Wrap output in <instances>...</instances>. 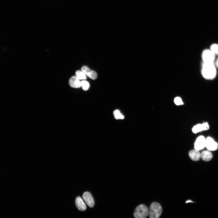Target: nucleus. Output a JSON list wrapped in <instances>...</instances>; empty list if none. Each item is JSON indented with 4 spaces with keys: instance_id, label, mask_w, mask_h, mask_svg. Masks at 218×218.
<instances>
[{
    "instance_id": "obj_10",
    "label": "nucleus",
    "mask_w": 218,
    "mask_h": 218,
    "mask_svg": "<svg viewBox=\"0 0 218 218\" xmlns=\"http://www.w3.org/2000/svg\"><path fill=\"white\" fill-rule=\"evenodd\" d=\"M70 86L72 88H79L81 87V82L76 77L72 76L69 81Z\"/></svg>"
},
{
    "instance_id": "obj_19",
    "label": "nucleus",
    "mask_w": 218,
    "mask_h": 218,
    "mask_svg": "<svg viewBox=\"0 0 218 218\" xmlns=\"http://www.w3.org/2000/svg\"><path fill=\"white\" fill-rule=\"evenodd\" d=\"M215 64L216 67L218 68V58L216 60Z\"/></svg>"
},
{
    "instance_id": "obj_20",
    "label": "nucleus",
    "mask_w": 218,
    "mask_h": 218,
    "mask_svg": "<svg viewBox=\"0 0 218 218\" xmlns=\"http://www.w3.org/2000/svg\"><path fill=\"white\" fill-rule=\"evenodd\" d=\"M189 202H193L191 200H189L187 201L186 202V203H189Z\"/></svg>"
},
{
    "instance_id": "obj_8",
    "label": "nucleus",
    "mask_w": 218,
    "mask_h": 218,
    "mask_svg": "<svg viewBox=\"0 0 218 218\" xmlns=\"http://www.w3.org/2000/svg\"><path fill=\"white\" fill-rule=\"evenodd\" d=\"M81 70L85 75L93 80L95 79L97 77V74L94 71L91 70L86 66H83Z\"/></svg>"
},
{
    "instance_id": "obj_14",
    "label": "nucleus",
    "mask_w": 218,
    "mask_h": 218,
    "mask_svg": "<svg viewBox=\"0 0 218 218\" xmlns=\"http://www.w3.org/2000/svg\"><path fill=\"white\" fill-rule=\"evenodd\" d=\"M75 76L79 80H85L86 77L85 74L82 71L78 70L75 72Z\"/></svg>"
},
{
    "instance_id": "obj_1",
    "label": "nucleus",
    "mask_w": 218,
    "mask_h": 218,
    "mask_svg": "<svg viewBox=\"0 0 218 218\" xmlns=\"http://www.w3.org/2000/svg\"><path fill=\"white\" fill-rule=\"evenodd\" d=\"M202 73L205 79L208 80L214 79L216 75V67L214 63L203 62Z\"/></svg>"
},
{
    "instance_id": "obj_13",
    "label": "nucleus",
    "mask_w": 218,
    "mask_h": 218,
    "mask_svg": "<svg viewBox=\"0 0 218 218\" xmlns=\"http://www.w3.org/2000/svg\"><path fill=\"white\" fill-rule=\"evenodd\" d=\"M202 159L205 161H208L211 160L213 155L209 150L203 151L200 154Z\"/></svg>"
},
{
    "instance_id": "obj_12",
    "label": "nucleus",
    "mask_w": 218,
    "mask_h": 218,
    "mask_svg": "<svg viewBox=\"0 0 218 218\" xmlns=\"http://www.w3.org/2000/svg\"><path fill=\"white\" fill-rule=\"evenodd\" d=\"M189 156L191 160L194 161H197L201 158L200 154L199 151L195 150L190 151L189 153Z\"/></svg>"
},
{
    "instance_id": "obj_3",
    "label": "nucleus",
    "mask_w": 218,
    "mask_h": 218,
    "mask_svg": "<svg viewBox=\"0 0 218 218\" xmlns=\"http://www.w3.org/2000/svg\"><path fill=\"white\" fill-rule=\"evenodd\" d=\"M149 210L145 205L141 204L138 206L134 211V215L136 218H145L149 214Z\"/></svg>"
},
{
    "instance_id": "obj_11",
    "label": "nucleus",
    "mask_w": 218,
    "mask_h": 218,
    "mask_svg": "<svg viewBox=\"0 0 218 218\" xmlns=\"http://www.w3.org/2000/svg\"><path fill=\"white\" fill-rule=\"evenodd\" d=\"M75 204L77 208L81 211H84L86 209V206L82 198L80 197H78L76 199Z\"/></svg>"
},
{
    "instance_id": "obj_16",
    "label": "nucleus",
    "mask_w": 218,
    "mask_h": 218,
    "mask_svg": "<svg viewBox=\"0 0 218 218\" xmlns=\"http://www.w3.org/2000/svg\"><path fill=\"white\" fill-rule=\"evenodd\" d=\"M113 114L114 118L116 119H123L124 118V116L118 110H115L114 111Z\"/></svg>"
},
{
    "instance_id": "obj_4",
    "label": "nucleus",
    "mask_w": 218,
    "mask_h": 218,
    "mask_svg": "<svg viewBox=\"0 0 218 218\" xmlns=\"http://www.w3.org/2000/svg\"><path fill=\"white\" fill-rule=\"evenodd\" d=\"M215 54L210 49L204 50L202 54V58L204 63H213L215 59Z\"/></svg>"
},
{
    "instance_id": "obj_18",
    "label": "nucleus",
    "mask_w": 218,
    "mask_h": 218,
    "mask_svg": "<svg viewBox=\"0 0 218 218\" xmlns=\"http://www.w3.org/2000/svg\"><path fill=\"white\" fill-rule=\"evenodd\" d=\"M175 104L177 105H180L183 104L181 99L179 97H177L174 99Z\"/></svg>"
},
{
    "instance_id": "obj_17",
    "label": "nucleus",
    "mask_w": 218,
    "mask_h": 218,
    "mask_svg": "<svg viewBox=\"0 0 218 218\" xmlns=\"http://www.w3.org/2000/svg\"><path fill=\"white\" fill-rule=\"evenodd\" d=\"M210 50L215 54L218 55V44H213L210 46Z\"/></svg>"
},
{
    "instance_id": "obj_2",
    "label": "nucleus",
    "mask_w": 218,
    "mask_h": 218,
    "mask_svg": "<svg viewBox=\"0 0 218 218\" xmlns=\"http://www.w3.org/2000/svg\"><path fill=\"white\" fill-rule=\"evenodd\" d=\"M162 212V208L160 205L156 202L152 203L150 205L149 210V216L150 218H158Z\"/></svg>"
},
{
    "instance_id": "obj_5",
    "label": "nucleus",
    "mask_w": 218,
    "mask_h": 218,
    "mask_svg": "<svg viewBox=\"0 0 218 218\" xmlns=\"http://www.w3.org/2000/svg\"><path fill=\"white\" fill-rule=\"evenodd\" d=\"M206 139L203 136L198 137L196 139L194 144L195 150L198 151L203 150L205 147Z\"/></svg>"
},
{
    "instance_id": "obj_7",
    "label": "nucleus",
    "mask_w": 218,
    "mask_h": 218,
    "mask_svg": "<svg viewBox=\"0 0 218 218\" xmlns=\"http://www.w3.org/2000/svg\"><path fill=\"white\" fill-rule=\"evenodd\" d=\"M86 204L90 207H92L94 205V201L90 193L85 192L82 196Z\"/></svg>"
},
{
    "instance_id": "obj_9",
    "label": "nucleus",
    "mask_w": 218,
    "mask_h": 218,
    "mask_svg": "<svg viewBox=\"0 0 218 218\" xmlns=\"http://www.w3.org/2000/svg\"><path fill=\"white\" fill-rule=\"evenodd\" d=\"M209 125L207 122L204 123L202 124H199L194 126L192 130L194 133H197L202 130H207L209 129Z\"/></svg>"
},
{
    "instance_id": "obj_6",
    "label": "nucleus",
    "mask_w": 218,
    "mask_h": 218,
    "mask_svg": "<svg viewBox=\"0 0 218 218\" xmlns=\"http://www.w3.org/2000/svg\"><path fill=\"white\" fill-rule=\"evenodd\" d=\"M205 147L209 150L215 151L218 148V144L213 139L209 137L206 139Z\"/></svg>"
},
{
    "instance_id": "obj_15",
    "label": "nucleus",
    "mask_w": 218,
    "mask_h": 218,
    "mask_svg": "<svg viewBox=\"0 0 218 218\" xmlns=\"http://www.w3.org/2000/svg\"><path fill=\"white\" fill-rule=\"evenodd\" d=\"M81 87L83 90L84 91L88 90L90 87L89 82L85 80H83L81 82Z\"/></svg>"
}]
</instances>
